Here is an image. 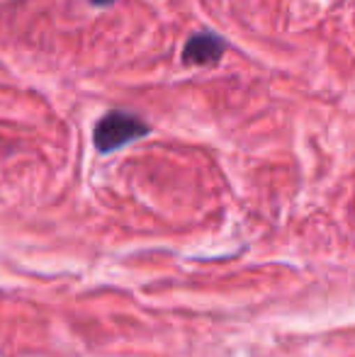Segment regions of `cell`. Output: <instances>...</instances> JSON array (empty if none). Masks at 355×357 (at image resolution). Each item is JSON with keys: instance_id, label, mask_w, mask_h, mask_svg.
Wrapping results in <instances>:
<instances>
[{"instance_id": "7a4b0ae2", "label": "cell", "mask_w": 355, "mask_h": 357, "mask_svg": "<svg viewBox=\"0 0 355 357\" xmlns=\"http://www.w3.org/2000/svg\"><path fill=\"white\" fill-rule=\"evenodd\" d=\"M224 54V42L214 34H197L188 42L183 61L188 63H214Z\"/></svg>"}, {"instance_id": "6da1fadb", "label": "cell", "mask_w": 355, "mask_h": 357, "mask_svg": "<svg viewBox=\"0 0 355 357\" xmlns=\"http://www.w3.org/2000/svg\"><path fill=\"white\" fill-rule=\"evenodd\" d=\"M144 134H149V127L144 122H139L134 114L124 112H109L95 127V146L103 153L119 149L124 144H132L134 139H142Z\"/></svg>"}, {"instance_id": "3957f363", "label": "cell", "mask_w": 355, "mask_h": 357, "mask_svg": "<svg viewBox=\"0 0 355 357\" xmlns=\"http://www.w3.org/2000/svg\"><path fill=\"white\" fill-rule=\"evenodd\" d=\"M93 3H95V5H109L112 0H93Z\"/></svg>"}]
</instances>
